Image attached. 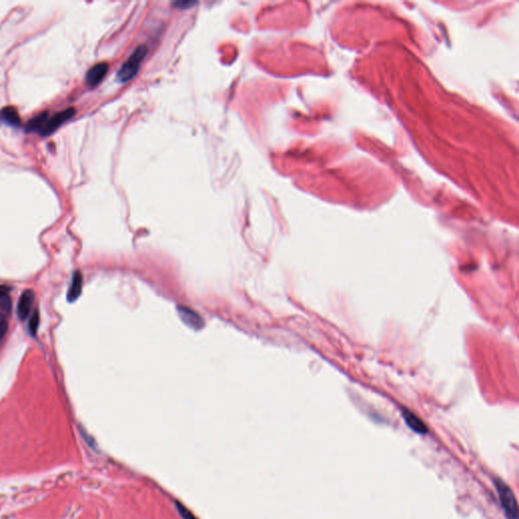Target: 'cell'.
Masks as SVG:
<instances>
[{
	"label": "cell",
	"instance_id": "5bb4252c",
	"mask_svg": "<svg viewBox=\"0 0 519 519\" xmlns=\"http://www.w3.org/2000/svg\"><path fill=\"white\" fill-rule=\"evenodd\" d=\"M179 510H180V511H179V512H180V514H181L184 518H189V517L191 516V518H192V519H195V518H194V517H192V515L188 512V510H186L183 507H179Z\"/></svg>",
	"mask_w": 519,
	"mask_h": 519
},
{
	"label": "cell",
	"instance_id": "7c38bea8",
	"mask_svg": "<svg viewBox=\"0 0 519 519\" xmlns=\"http://www.w3.org/2000/svg\"><path fill=\"white\" fill-rule=\"evenodd\" d=\"M173 6H175L176 8H179V9H188V8H191L193 5H196L197 2L196 1H188V0H184V1H176V2H173L172 3Z\"/></svg>",
	"mask_w": 519,
	"mask_h": 519
},
{
	"label": "cell",
	"instance_id": "52a82bcc",
	"mask_svg": "<svg viewBox=\"0 0 519 519\" xmlns=\"http://www.w3.org/2000/svg\"><path fill=\"white\" fill-rule=\"evenodd\" d=\"M82 274L80 271H75L72 275L71 283L67 292V300L69 302H74L78 299L82 292Z\"/></svg>",
	"mask_w": 519,
	"mask_h": 519
},
{
	"label": "cell",
	"instance_id": "6da1fadb",
	"mask_svg": "<svg viewBox=\"0 0 519 519\" xmlns=\"http://www.w3.org/2000/svg\"><path fill=\"white\" fill-rule=\"evenodd\" d=\"M74 115L75 109L73 107H68L53 116H50L46 112L41 113L27 122L26 131L34 132L43 137L49 136L69 121Z\"/></svg>",
	"mask_w": 519,
	"mask_h": 519
},
{
	"label": "cell",
	"instance_id": "8992f818",
	"mask_svg": "<svg viewBox=\"0 0 519 519\" xmlns=\"http://www.w3.org/2000/svg\"><path fill=\"white\" fill-rule=\"evenodd\" d=\"M33 299H34V294L30 289L24 290L21 293V295L18 299V304H17V315H18L19 319L23 320L28 316V314L30 313V310H31Z\"/></svg>",
	"mask_w": 519,
	"mask_h": 519
},
{
	"label": "cell",
	"instance_id": "5b68a950",
	"mask_svg": "<svg viewBox=\"0 0 519 519\" xmlns=\"http://www.w3.org/2000/svg\"><path fill=\"white\" fill-rule=\"evenodd\" d=\"M177 312H178V315L181 318V320L191 328L201 329L205 324L203 318L198 313H196L194 310H192L188 307L178 306Z\"/></svg>",
	"mask_w": 519,
	"mask_h": 519
},
{
	"label": "cell",
	"instance_id": "7a4b0ae2",
	"mask_svg": "<svg viewBox=\"0 0 519 519\" xmlns=\"http://www.w3.org/2000/svg\"><path fill=\"white\" fill-rule=\"evenodd\" d=\"M147 55V48L144 45L138 46L128 60L122 65L120 70L118 71L117 77L120 82H128L131 80L138 72L142 61Z\"/></svg>",
	"mask_w": 519,
	"mask_h": 519
},
{
	"label": "cell",
	"instance_id": "ba28073f",
	"mask_svg": "<svg viewBox=\"0 0 519 519\" xmlns=\"http://www.w3.org/2000/svg\"><path fill=\"white\" fill-rule=\"evenodd\" d=\"M0 122L10 127H19L21 120L17 109L14 106H5L0 110Z\"/></svg>",
	"mask_w": 519,
	"mask_h": 519
},
{
	"label": "cell",
	"instance_id": "277c9868",
	"mask_svg": "<svg viewBox=\"0 0 519 519\" xmlns=\"http://www.w3.org/2000/svg\"><path fill=\"white\" fill-rule=\"evenodd\" d=\"M108 70V65L105 62H100L93 65L85 75V83L89 87H94L101 82Z\"/></svg>",
	"mask_w": 519,
	"mask_h": 519
},
{
	"label": "cell",
	"instance_id": "8fae6325",
	"mask_svg": "<svg viewBox=\"0 0 519 519\" xmlns=\"http://www.w3.org/2000/svg\"><path fill=\"white\" fill-rule=\"evenodd\" d=\"M7 329H8V323H7L6 317L4 315L0 314V344L5 337Z\"/></svg>",
	"mask_w": 519,
	"mask_h": 519
},
{
	"label": "cell",
	"instance_id": "9c48e42d",
	"mask_svg": "<svg viewBox=\"0 0 519 519\" xmlns=\"http://www.w3.org/2000/svg\"><path fill=\"white\" fill-rule=\"evenodd\" d=\"M402 415H403L405 423L413 431L418 432V433H426L427 432V428L424 425V423L421 420H419L414 414H412L407 411H403Z\"/></svg>",
	"mask_w": 519,
	"mask_h": 519
},
{
	"label": "cell",
	"instance_id": "30bf717a",
	"mask_svg": "<svg viewBox=\"0 0 519 519\" xmlns=\"http://www.w3.org/2000/svg\"><path fill=\"white\" fill-rule=\"evenodd\" d=\"M39 324H40V315H39L38 310H34L32 315L29 318V321H28V330L31 336H34L36 333Z\"/></svg>",
	"mask_w": 519,
	"mask_h": 519
},
{
	"label": "cell",
	"instance_id": "4fadbf2b",
	"mask_svg": "<svg viewBox=\"0 0 519 519\" xmlns=\"http://www.w3.org/2000/svg\"><path fill=\"white\" fill-rule=\"evenodd\" d=\"M10 292V287L6 285H0V300L8 297V294Z\"/></svg>",
	"mask_w": 519,
	"mask_h": 519
},
{
	"label": "cell",
	"instance_id": "3957f363",
	"mask_svg": "<svg viewBox=\"0 0 519 519\" xmlns=\"http://www.w3.org/2000/svg\"><path fill=\"white\" fill-rule=\"evenodd\" d=\"M499 499L507 519H518V510L515 497L507 485L501 480L496 481Z\"/></svg>",
	"mask_w": 519,
	"mask_h": 519
}]
</instances>
